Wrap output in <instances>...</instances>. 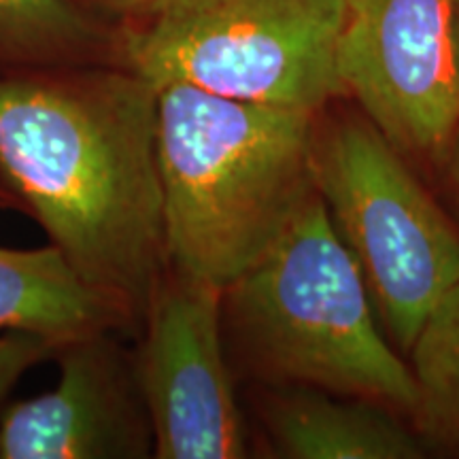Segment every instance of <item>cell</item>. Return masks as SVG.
Here are the masks:
<instances>
[{
	"mask_svg": "<svg viewBox=\"0 0 459 459\" xmlns=\"http://www.w3.org/2000/svg\"><path fill=\"white\" fill-rule=\"evenodd\" d=\"M0 177L139 334L169 268L156 85L119 62L3 73Z\"/></svg>",
	"mask_w": 459,
	"mask_h": 459,
	"instance_id": "obj_1",
	"label": "cell"
},
{
	"mask_svg": "<svg viewBox=\"0 0 459 459\" xmlns=\"http://www.w3.org/2000/svg\"><path fill=\"white\" fill-rule=\"evenodd\" d=\"M315 113L158 88V162L170 271L226 291L317 194Z\"/></svg>",
	"mask_w": 459,
	"mask_h": 459,
	"instance_id": "obj_2",
	"label": "cell"
},
{
	"mask_svg": "<svg viewBox=\"0 0 459 459\" xmlns=\"http://www.w3.org/2000/svg\"><path fill=\"white\" fill-rule=\"evenodd\" d=\"M223 313L262 375L415 411L411 366L378 332L368 287L319 192L223 291Z\"/></svg>",
	"mask_w": 459,
	"mask_h": 459,
	"instance_id": "obj_3",
	"label": "cell"
},
{
	"mask_svg": "<svg viewBox=\"0 0 459 459\" xmlns=\"http://www.w3.org/2000/svg\"><path fill=\"white\" fill-rule=\"evenodd\" d=\"M344 0H183L122 30L119 62L156 88L187 83L226 99L317 113L344 96Z\"/></svg>",
	"mask_w": 459,
	"mask_h": 459,
	"instance_id": "obj_4",
	"label": "cell"
},
{
	"mask_svg": "<svg viewBox=\"0 0 459 459\" xmlns=\"http://www.w3.org/2000/svg\"><path fill=\"white\" fill-rule=\"evenodd\" d=\"M315 179L377 313L409 351L459 283L457 230L372 122L338 124L317 139Z\"/></svg>",
	"mask_w": 459,
	"mask_h": 459,
	"instance_id": "obj_5",
	"label": "cell"
},
{
	"mask_svg": "<svg viewBox=\"0 0 459 459\" xmlns=\"http://www.w3.org/2000/svg\"><path fill=\"white\" fill-rule=\"evenodd\" d=\"M338 68L400 152H438L459 124V0H344Z\"/></svg>",
	"mask_w": 459,
	"mask_h": 459,
	"instance_id": "obj_6",
	"label": "cell"
},
{
	"mask_svg": "<svg viewBox=\"0 0 459 459\" xmlns=\"http://www.w3.org/2000/svg\"><path fill=\"white\" fill-rule=\"evenodd\" d=\"M221 317L223 290L166 268L134 351L156 459L247 455Z\"/></svg>",
	"mask_w": 459,
	"mask_h": 459,
	"instance_id": "obj_7",
	"label": "cell"
},
{
	"mask_svg": "<svg viewBox=\"0 0 459 459\" xmlns=\"http://www.w3.org/2000/svg\"><path fill=\"white\" fill-rule=\"evenodd\" d=\"M100 330L68 338L57 385L0 415V459H147L153 429L134 351Z\"/></svg>",
	"mask_w": 459,
	"mask_h": 459,
	"instance_id": "obj_8",
	"label": "cell"
},
{
	"mask_svg": "<svg viewBox=\"0 0 459 459\" xmlns=\"http://www.w3.org/2000/svg\"><path fill=\"white\" fill-rule=\"evenodd\" d=\"M274 446L290 459H419L421 438L370 400H334L298 389L279 395L266 412Z\"/></svg>",
	"mask_w": 459,
	"mask_h": 459,
	"instance_id": "obj_9",
	"label": "cell"
},
{
	"mask_svg": "<svg viewBox=\"0 0 459 459\" xmlns=\"http://www.w3.org/2000/svg\"><path fill=\"white\" fill-rule=\"evenodd\" d=\"M126 332L124 321L68 266L56 247H0V334L34 332L56 341Z\"/></svg>",
	"mask_w": 459,
	"mask_h": 459,
	"instance_id": "obj_10",
	"label": "cell"
},
{
	"mask_svg": "<svg viewBox=\"0 0 459 459\" xmlns=\"http://www.w3.org/2000/svg\"><path fill=\"white\" fill-rule=\"evenodd\" d=\"M119 45L122 30L77 0H0V74L108 65L119 62Z\"/></svg>",
	"mask_w": 459,
	"mask_h": 459,
	"instance_id": "obj_11",
	"label": "cell"
},
{
	"mask_svg": "<svg viewBox=\"0 0 459 459\" xmlns=\"http://www.w3.org/2000/svg\"><path fill=\"white\" fill-rule=\"evenodd\" d=\"M409 351L417 426L434 445L459 455V283L432 308Z\"/></svg>",
	"mask_w": 459,
	"mask_h": 459,
	"instance_id": "obj_12",
	"label": "cell"
},
{
	"mask_svg": "<svg viewBox=\"0 0 459 459\" xmlns=\"http://www.w3.org/2000/svg\"><path fill=\"white\" fill-rule=\"evenodd\" d=\"M62 341L34 332H3L0 334V406L9 398L22 377L43 359L56 358Z\"/></svg>",
	"mask_w": 459,
	"mask_h": 459,
	"instance_id": "obj_13",
	"label": "cell"
},
{
	"mask_svg": "<svg viewBox=\"0 0 459 459\" xmlns=\"http://www.w3.org/2000/svg\"><path fill=\"white\" fill-rule=\"evenodd\" d=\"M77 3L96 17L102 15L107 20L122 22V30H128L156 20L183 0H77Z\"/></svg>",
	"mask_w": 459,
	"mask_h": 459,
	"instance_id": "obj_14",
	"label": "cell"
},
{
	"mask_svg": "<svg viewBox=\"0 0 459 459\" xmlns=\"http://www.w3.org/2000/svg\"><path fill=\"white\" fill-rule=\"evenodd\" d=\"M451 172H453V179L459 186V124L455 126V132L451 134Z\"/></svg>",
	"mask_w": 459,
	"mask_h": 459,
	"instance_id": "obj_15",
	"label": "cell"
}]
</instances>
